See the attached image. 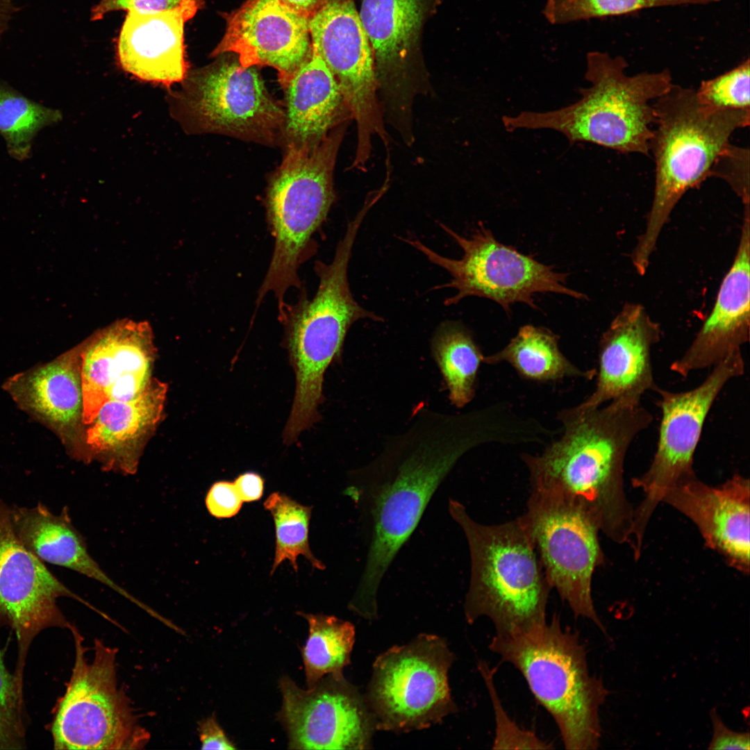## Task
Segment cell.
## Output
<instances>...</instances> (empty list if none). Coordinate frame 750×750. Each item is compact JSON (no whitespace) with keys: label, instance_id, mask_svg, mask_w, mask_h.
<instances>
[{"label":"cell","instance_id":"34","mask_svg":"<svg viewBox=\"0 0 750 750\" xmlns=\"http://www.w3.org/2000/svg\"><path fill=\"white\" fill-rule=\"evenodd\" d=\"M722 0H545L543 13L551 24L619 16L642 10L689 5H706Z\"/></svg>","mask_w":750,"mask_h":750},{"label":"cell","instance_id":"13","mask_svg":"<svg viewBox=\"0 0 750 750\" xmlns=\"http://www.w3.org/2000/svg\"><path fill=\"white\" fill-rule=\"evenodd\" d=\"M744 372L741 349H737L713 366L706 379L692 390L655 389L662 414L656 450L648 469L632 479L633 486L644 494L633 511L631 539L635 548L642 547L647 525L667 491L697 478L693 458L706 417L725 385Z\"/></svg>","mask_w":750,"mask_h":750},{"label":"cell","instance_id":"3","mask_svg":"<svg viewBox=\"0 0 750 750\" xmlns=\"http://www.w3.org/2000/svg\"><path fill=\"white\" fill-rule=\"evenodd\" d=\"M586 63L585 78L590 85L580 90L578 101L555 110L504 116L506 129H551L571 143L590 142L649 156L655 122L650 102L672 85L670 72L665 69L629 76L624 57L598 51L588 53Z\"/></svg>","mask_w":750,"mask_h":750},{"label":"cell","instance_id":"23","mask_svg":"<svg viewBox=\"0 0 750 750\" xmlns=\"http://www.w3.org/2000/svg\"><path fill=\"white\" fill-rule=\"evenodd\" d=\"M749 209L746 208L735 257L712 312L683 356L670 365L682 377L715 366L749 340Z\"/></svg>","mask_w":750,"mask_h":750},{"label":"cell","instance_id":"19","mask_svg":"<svg viewBox=\"0 0 750 750\" xmlns=\"http://www.w3.org/2000/svg\"><path fill=\"white\" fill-rule=\"evenodd\" d=\"M79 354L84 425L93 421L107 401L132 400L151 381L153 347L147 323H115L96 335Z\"/></svg>","mask_w":750,"mask_h":750},{"label":"cell","instance_id":"27","mask_svg":"<svg viewBox=\"0 0 750 750\" xmlns=\"http://www.w3.org/2000/svg\"><path fill=\"white\" fill-rule=\"evenodd\" d=\"M166 391L165 384L153 380L132 400L105 403L85 431L87 460L97 459L106 469L134 474L141 443L161 417Z\"/></svg>","mask_w":750,"mask_h":750},{"label":"cell","instance_id":"8","mask_svg":"<svg viewBox=\"0 0 750 750\" xmlns=\"http://www.w3.org/2000/svg\"><path fill=\"white\" fill-rule=\"evenodd\" d=\"M346 128L347 122L340 124L312 147H287L267 188V218L274 247L257 303L272 292L281 310L286 291L299 287L298 268L335 200L333 171Z\"/></svg>","mask_w":750,"mask_h":750},{"label":"cell","instance_id":"43","mask_svg":"<svg viewBox=\"0 0 750 750\" xmlns=\"http://www.w3.org/2000/svg\"><path fill=\"white\" fill-rule=\"evenodd\" d=\"M235 488L242 501L258 500L262 494L264 481L262 477L253 472L240 475L233 482Z\"/></svg>","mask_w":750,"mask_h":750},{"label":"cell","instance_id":"18","mask_svg":"<svg viewBox=\"0 0 750 750\" xmlns=\"http://www.w3.org/2000/svg\"><path fill=\"white\" fill-rule=\"evenodd\" d=\"M278 714L294 749H369L376 730L365 696L344 676L328 674L303 690L288 676L279 681Z\"/></svg>","mask_w":750,"mask_h":750},{"label":"cell","instance_id":"4","mask_svg":"<svg viewBox=\"0 0 750 750\" xmlns=\"http://www.w3.org/2000/svg\"><path fill=\"white\" fill-rule=\"evenodd\" d=\"M656 128L649 143L656 164L653 199L644 233L632 256L644 274L658 236L674 208L689 190L710 176L731 135L750 122V110H713L696 91L672 84L653 103Z\"/></svg>","mask_w":750,"mask_h":750},{"label":"cell","instance_id":"35","mask_svg":"<svg viewBox=\"0 0 750 750\" xmlns=\"http://www.w3.org/2000/svg\"><path fill=\"white\" fill-rule=\"evenodd\" d=\"M749 59L713 78L696 91L699 101L713 110H750Z\"/></svg>","mask_w":750,"mask_h":750},{"label":"cell","instance_id":"32","mask_svg":"<svg viewBox=\"0 0 750 750\" xmlns=\"http://www.w3.org/2000/svg\"><path fill=\"white\" fill-rule=\"evenodd\" d=\"M61 117L58 110L32 101L0 82V134L8 153L15 160L28 159L36 134Z\"/></svg>","mask_w":750,"mask_h":750},{"label":"cell","instance_id":"14","mask_svg":"<svg viewBox=\"0 0 750 750\" xmlns=\"http://www.w3.org/2000/svg\"><path fill=\"white\" fill-rule=\"evenodd\" d=\"M435 0H362L359 12L370 42L384 119L401 138L413 134L412 108L429 91L419 40Z\"/></svg>","mask_w":750,"mask_h":750},{"label":"cell","instance_id":"2","mask_svg":"<svg viewBox=\"0 0 750 750\" xmlns=\"http://www.w3.org/2000/svg\"><path fill=\"white\" fill-rule=\"evenodd\" d=\"M560 436L539 454L522 453L531 492L584 512L599 531L630 542L633 510L624 490V464L651 412L640 400L619 398L597 408L561 410Z\"/></svg>","mask_w":750,"mask_h":750},{"label":"cell","instance_id":"10","mask_svg":"<svg viewBox=\"0 0 750 750\" xmlns=\"http://www.w3.org/2000/svg\"><path fill=\"white\" fill-rule=\"evenodd\" d=\"M454 660L445 640L428 633L377 656L365 695L376 730H421L455 712L448 676Z\"/></svg>","mask_w":750,"mask_h":750},{"label":"cell","instance_id":"41","mask_svg":"<svg viewBox=\"0 0 750 750\" xmlns=\"http://www.w3.org/2000/svg\"><path fill=\"white\" fill-rule=\"evenodd\" d=\"M712 726V735L709 742V749H750L749 732H737L727 727L717 709L710 711Z\"/></svg>","mask_w":750,"mask_h":750},{"label":"cell","instance_id":"29","mask_svg":"<svg viewBox=\"0 0 750 750\" xmlns=\"http://www.w3.org/2000/svg\"><path fill=\"white\" fill-rule=\"evenodd\" d=\"M483 363L507 362L522 377L535 381H553L564 378L592 379L597 369H583L561 352L558 337L550 330L524 325L501 350L484 356Z\"/></svg>","mask_w":750,"mask_h":750},{"label":"cell","instance_id":"21","mask_svg":"<svg viewBox=\"0 0 750 750\" xmlns=\"http://www.w3.org/2000/svg\"><path fill=\"white\" fill-rule=\"evenodd\" d=\"M660 336L658 324L643 306L625 305L601 338L595 388L578 406L593 408L619 398L640 400L654 391L651 353Z\"/></svg>","mask_w":750,"mask_h":750},{"label":"cell","instance_id":"33","mask_svg":"<svg viewBox=\"0 0 750 750\" xmlns=\"http://www.w3.org/2000/svg\"><path fill=\"white\" fill-rule=\"evenodd\" d=\"M272 514L276 529V551L271 574L278 565L288 560L297 572V558L304 556L318 569L325 566L317 560L309 547L308 528L312 508L303 506L287 495L274 492L264 502Z\"/></svg>","mask_w":750,"mask_h":750},{"label":"cell","instance_id":"6","mask_svg":"<svg viewBox=\"0 0 750 750\" xmlns=\"http://www.w3.org/2000/svg\"><path fill=\"white\" fill-rule=\"evenodd\" d=\"M449 512L462 528L470 554V581L464 603L467 622L472 624L487 617L498 635L517 633L546 622L552 588L519 517L483 524L452 499Z\"/></svg>","mask_w":750,"mask_h":750},{"label":"cell","instance_id":"9","mask_svg":"<svg viewBox=\"0 0 750 750\" xmlns=\"http://www.w3.org/2000/svg\"><path fill=\"white\" fill-rule=\"evenodd\" d=\"M75 661L64 695L58 701L50 731L55 749H138L149 734L139 725L130 701L118 687L117 650L94 640L88 662L83 638L71 624Z\"/></svg>","mask_w":750,"mask_h":750},{"label":"cell","instance_id":"17","mask_svg":"<svg viewBox=\"0 0 750 750\" xmlns=\"http://www.w3.org/2000/svg\"><path fill=\"white\" fill-rule=\"evenodd\" d=\"M62 597L107 617L67 588L24 547L13 528L10 507L0 500V628L8 626L15 633L18 651L13 674L22 689L26 659L35 638L48 628L71 626L57 604Z\"/></svg>","mask_w":750,"mask_h":750},{"label":"cell","instance_id":"38","mask_svg":"<svg viewBox=\"0 0 750 750\" xmlns=\"http://www.w3.org/2000/svg\"><path fill=\"white\" fill-rule=\"evenodd\" d=\"M711 176L724 180L741 198L744 206L749 205V149L729 143L713 164Z\"/></svg>","mask_w":750,"mask_h":750},{"label":"cell","instance_id":"7","mask_svg":"<svg viewBox=\"0 0 750 750\" xmlns=\"http://www.w3.org/2000/svg\"><path fill=\"white\" fill-rule=\"evenodd\" d=\"M489 649L512 665L554 719L567 749L593 750L601 738L599 709L609 691L589 671L578 634L551 622L508 635H495Z\"/></svg>","mask_w":750,"mask_h":750},{"label":"cell","instance_id":"11","mask_svg":"<svg viewBox=\"0 0 750 750\" xmlns=\"http://www.w3.org/2000/svg\"><path fill=\"white\" fill-rule=\"evenodd\" d=\"M169 99L172 115L190 133H217L263 143L281 133L285 112L254 67L220 58L188 72Z\"/></svg>","mask_w":750,"mask_h":750},{"label":"cell","instance_id":"20","mask_svg":"<svg viewBox=\"0 0 750 750\" xmlns=\"http://www.w3.org/2000/svg\"><path fill=\"white\" fill-rule=\"evenodd\" d=\"M309 19L281 0H247L226 17L211 55L233 53L244 67H273L283 87L310 53Z\"/></svg>","mask_w":750,"mask_h":750},{"label":"cell","instance_id":"22","mask_svg":"<svg viewBox=\"0 0 750 750\" xmlns=\"http://www.w3.org/2000/svg\"><path fill=\"white\" fill-rule=\"evenodd\" d=\"M662 501L695 524L706 547L723 556L730 566L749 574V478L735 474L723 484L712 487L695 478L670 489Z\"/></svg>","mask_w":750,"mask_h":750},{"label":"cell","instance_id":"15","mask_svg":"<svg viewBox=\"0 0 750 750\" xmlns=\"http://www.w3.org/2000/svg\"><path fill=\"white\" fill-rule=\"evenodd\" d=\"M519 517L552 589L575 617L591 620L607 635L592 597V575L604 562L597 525L579 508L532 492Z\"/></svg>","mask_w":750,"mask_h":750},{"label":"cell","instance_id":"12","mask_svg":"<svg viewBox=\"0 0 750 750\" xmlns=\"http://www.w3.org/2000/svg\"><path fill=\"white\" fill-rule=\"evenodd\" d=\"M439 224L462 249L461 258L444 257L417 239L403 240L450 274L449 283L435 287L456 290L445 300L446 306L456 304L465 297H479L497 302L508 313L517 302L538 308L534 299L538 293L562 294L577 299L585 297L566 285L567 274L499 242L481 222L469 237Z\"/></svg>","mask_w":750,"mask_h":750},{"label":"cell","instance_id":"31","mask_svg":"<svg viewBox=\"0 0 750 750\" xmlns=\"http://www.w3.org/2000/svg\"><path fill=\"white\" fill-rule=\"evenodd\" d=\"M308 623L309 633L301 649L308 688L324 676H342L350 663L355 642V628L334 616L299 612Z\"/></svg>","mask_w":750,"mask_h":750},{"label":"cell","instance_id":"39","mask_svg":"<svg viewBox=\"0 0 750 750\" xmlns=\"http://www.w3.org/2000/svg\"><path fill=\"white\" fill-rule=\"evenodd\" d=\"M192 6L201 8V0H99L91 10L90 19L100 20L108 13L117 10L146 13Z\"/></svg>","mask_w":750,"mask_h":750},{"label":"cell","instance_id":"28","mask_svg":"<svg viewBox=\"0 0 750 750\" xmlns=\"http://www.w3.org/2000/svg\"><path fill=\"white\" fill-rule=\"evenodd\" d=\"M13 528L24 547L42 562L64 567L97 581L135 603L147 606L108 576L92 558L81 534L72 523L67 507L54 515L45 505L10 507Z\"/></svg>","mask_w":750,"mask_h":750},{"label":"cell","instance_id":"26","mask_svg":"<svg viewBox=\"0 0 750 750\" xmlns=\"http://www.w3.org/2000/svg\"><path fill=\"white\" fill-rule=\"evenodd\" d=\"M283 88L285 110L281 134L287 147L315 146L352 118L337 80L312 45L309 56Z\"/></svg>","mask_w":750,"mask_h":750},{"label":"cell","instance_id":"1","mask_svg":"<svg viewBox=\"0 0 750 750\" xmlns=\"http://www.w3.org/2000/svg\"><path fill=\"white\" fill-rule=\"evenodd\" d=\"M421 418L397 444L356 470L344 490L367 531L365 563L349 603L365 619L377 617L383 578L456 463L473 448L500 443L503 437L499 420L487 408Z\"/></svg>","mask_w":750,"mask_h":750},{"label":"cell","instance_id":"5","mask_svg":"<svg viewBox=\"0 0 750 750\" xmlns=\"http://www.w3.org/2000/svg\"><path fill=\"white\" fill-rule=\"evenodd\" d=\"M364 219L358 213L348 223L331 263L316 262L319 283L314 297L309 299L303 295L294 306H288L283 319L285 344L296 377L294 401L283 431L288 444L318 421L325 372L340 356L351 325L362 319L383 321L354 299L348 281L352 248Z\"/></svg>","mask_w":750,"mask_h":750},{"label":"cell","instance_id":"37","mask_svg":"<svg viewBox=\"0 0 750 750\" xmlns=\"http://www.w3.org/2000/svg\"><path fill=\"white\" fill-rule=\"evenodd\" d=\"M478 669L490 694L495 717L494 749H551L553 747L542 740L535 733L522 729L507 715L494 683V670L480 661Z\"/></svg>","mask_w":750,"mask_h":750},{"label":"cell","instance_id":"25","mask_svg":"<svg viewBox=\"0 0 750 750\" xmlns=\"http://www.w3.org/2000/svg\"><path fill=\"white\" fill-rule=\"evenodd\" d=\"M79 350L19 373L4 388L28 415L60 437L74 454L82 422Z\"/></svg>","mask_w":750,"mask_h":750},{"label":"cell","instance_id":"45","mask_svg":"<svg viewBox=\"0 0 750 750\" xmlns=\"http://www.w3.org/2000/svg\"><path fill=\"white\" fill-rule=\"evenodd\" d=\"M12 12V6L10 1L0 0V37L5 31Z\"/></svg>","mask_w":750,"mask_h":750},{"label":"cell","instance_id":"44","mask_svg":"<svg viewBox=\"0 0 750 750\" xmlns=\"http://www.w3.org/2000/svg\"><path fill=\"white\" fill-rule=\"evenodd\" d=\"M297 12L310 18L328 0H281Z\"/></svg>","mask_w":750,"mask_h":750},{"label":"cell","instance_id":"24","mask_svg":"<svg viewBox=\"0 0 750 750\" xmlns=\"http://www.w3.org/2000/svg\"><path fill=\"white\" fill-rule=\"evenodd\" d=\"M199 8L128 12L117 42L121 68L140 80L167 87L183 81L188 74L185 24Z\"/></svg>","mask_w":750,"mask_h":750},{"label":"cell","instance_id":"40","mask_svg":"<svg viewBox=\"0 0 750 750\" xmlns=\"http://www.w3.org/2000/svg\"><path fill=\"white\" fill-rule=\"evenodd\" d=\"M242 502L233 482L228 481L214 483L206 497L208 510L217 518H228L235 515L240 510Z\"/></svg>","mask_w":750,"mask_h":750},{"label":"cell","instance_id":"16","mask_svg":"<svg viewBox=\"0 0 750 750\" xmlns=\"http://www.w3.org/2000/svg\"><path fill=\"white\" fill-rule=\"evenodd\" d=\"M311 45L331 70L356 121L355 160H368L372 138L387 142L374 58L354 0H328L309 19Z\"/></svg>","mask_w":750,"mask_h":750},{"label":"cell","instance_id":"42","mask_svg":"<svg viewBox=\"0 0 750 750\" xmlns=\"http://www.w3.org/2000/svg\"><path fill=\"white\" fill-rule=\"evenodd\" d=\"M198 731L201 749H235L234 744L226 735L214 715L199 723Z\"/></svg>","mask_w":750,"mask_h":750},{"label":"cell","instance_id":"30","mask_svg":"<svg viewBox=\"0 0 750 750\" xmlns=\"http://www.w3.org/2000/svg\"><path fill=\"white\" fill-rule=\"evenodd\" d=\"M432 351L451 404L463 408L475 395L477 374L484 355L468 330L454 322H444L437 329Z\"/></svg>","mask_w":750,"mask_h":750},{"label":"cell","instance_id":"36","mask_svg":"<svg viewBox=\"0 0 750 750\" xmlns=\"http://www.w3.org/2000/svg\"><path fill=\"white\" fill-rule=\"evenodd\" d=\"M0 649V749L25 748L23 690L7 669Z\"/></svg>","mask_w":750,"mask_h":750}]
</instances>
